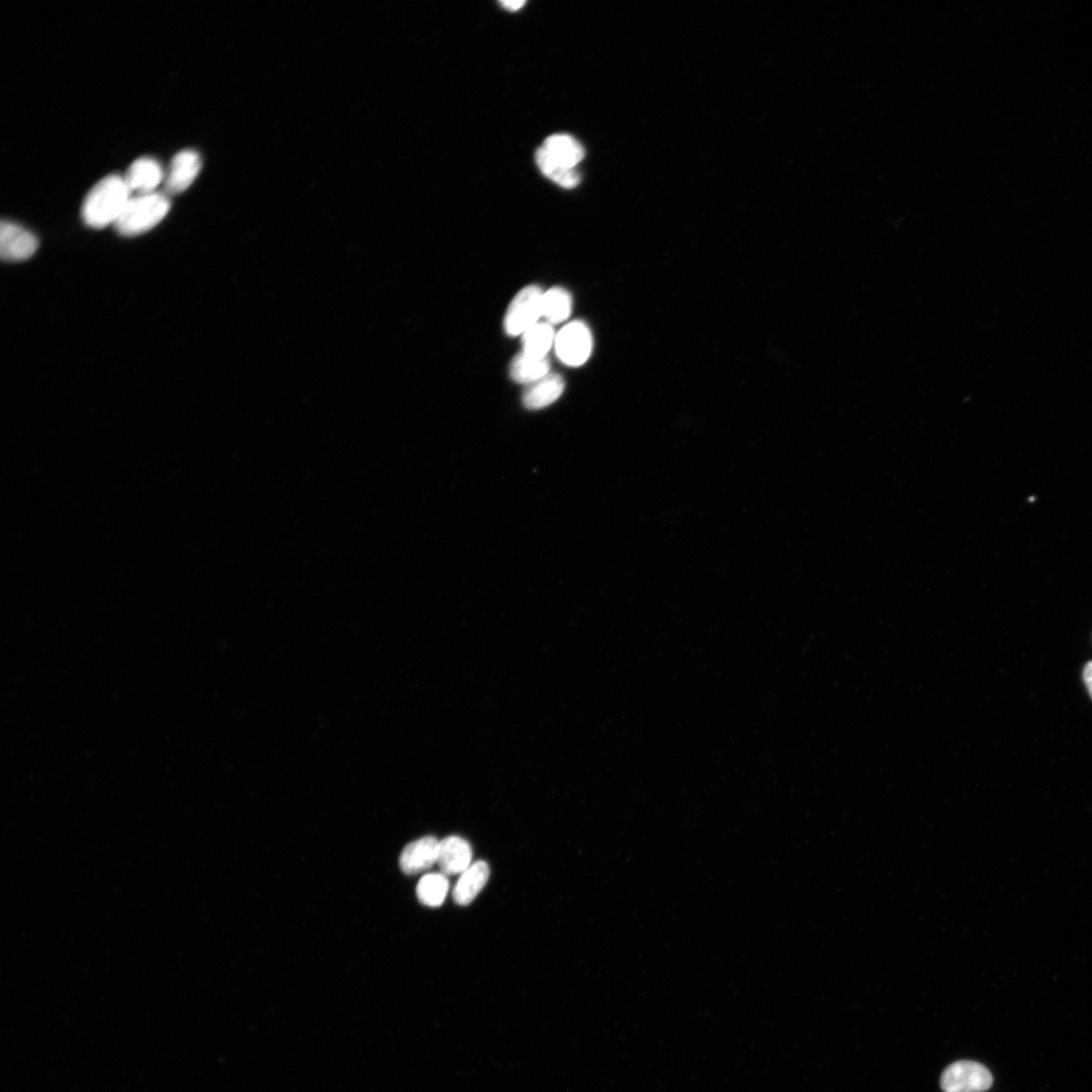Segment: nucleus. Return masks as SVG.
<instances>
[{
    "instance_id": "nucleus-1",
    "label": "nucleus",
    "mask_w": 1092,
    "mask_h": 1092,
    "mask_svg": "<svg viewBox=\"0 0 1092 1092\" xmlns=\"http://www.w3.org/2000/svg\"><path fill=\"white\" fill-rule=\"evenodd\" d=\"M133 192L123 176L110 174L101 179L87 195L82 216L85 224L94 229L114 225Z\"/></svg>"
},
{
    "instance_id": "nucleus-6",
    "label": "nucleus",
    "mask_w": 1092,
    "mask_h": 1092,
    "mask_svg": "<svg viewBox=\"0 0 1092 1092\" xmlns=\"http://www.w3.org/2000/svg\"><path fill=\"white\" fill-rule=\"evenodd\" d=\"M38 247V238L28 229L12 221L4 220L0 224V256L4 262L28 261Z\"/></svg>"
},
{
    "instance_id": "nucleus-5",
    "label": "nucleus",
    "mask_w": 1092,
    "mask_h": 1092,
    "mask_svg": "<svg viewBox=\"0 0 1092 1092\" xmlns=\"http://www.w3.org/2000/svg\"><path fill=\"white\" fill-rule=\"evenodd\" d=\"M554 345L556 354L563 363L569 366H580L591 355L593 338L588 327L580 321H575L558 332Z\"/></svg>"
},
{
    "instance_id": "nucleus-3",
    "label": "nucleus",
    "mask_w": 1092,
    "mask_h": 1092,
    "mask_svg": "<svg viewBox=\"0 0 1092 1092\" xmlns=\"http://www.w3.org/2000/svg\"><path fill=\"white\" fill-rule=\"evenodd\" d=\"M544 293L538 286L522 290L511 302L504 320V328L508 335H524L539 324L543 317Z\"/></svg>"
},
{
    "instance_id": "nucleus-20",
    "label": "nucleus",
    "mask_w": 1092,
    "mask_h": 1092,
    "mask_svg": "<svg viewBox=\"0 0 1092 1092\" xmlns=\"http://www.w3.org/2000/svg\"><path fill=\"white\" fill-rule=\"evenodd\" d=\"M1083 679L1089 695L1092 699V662H1088L1083 670Z\"/></svg>"
},
{
    "instance_id": "nucleus-12",
    "label": "nucleus",
    "mask_w": 1092,
    "mask_h": 1092,
    "mask_svg": "<svg viewBox=\"0 0 1092 1092\" xmlns=\"http://www.w3.org/2000/svg\"><path fill=\"white\" fill-rule=\"evenodd\" d=\"M490 878V867L484 861L472 864L456 884L453 892L454 901L459 906H468L486 886Z\"/></svg>"
},
{
    "instance_id": "nucleus-13",
    "label": "nucleus",
    "mask_w": 1092,
    "mask_h": 1092,
    "mask_svg": "<svg viewBox=\"0 0 1092 1092\" xmlns=\"http://www.w3.org/2000/svg\"><path fill=\"white\" fill-rule=\"evenodd\" d=\"M536 159L542 172L560 186L573 188L580 183L581 177L575 168L555 159L544 146L538 149Z\"/></svg>"
},
{
    "instance_id": "nucleus-17",
    "label": "nucleus",
    "mask_w": 1092,
    "mask_h": 1092,
    "mask_svg": "<svg viewBox=\"0 0 1092 1092\" xmlns=\"http://www.w3.org/2000/svg\"><path fill=\"white\" fill-rule=\"evenodd\" d=\"M571 305V297L567 291L553 288L544 294L543 317L550 326L561 324L569 317Z\"/></svg>"
},
{
    "instance_id": "nucleus-11",
    "label": "nucleus",
    "mask_w": 1092,
    "mask_h": 1092,
    "mask_svg": "<svg viewBox=\"0 0 1092 1092\" xmlns=\"http://www.w3.org/2000/svg\"><path fill=\"white\" fill-rule=\"evenodd\" d=\"M563 390V378L559 374L549 372L528 384L524 392L523 402L529 410H542L558 400Z\"/></svg>"
},
{
    "instance_id": "nucleus-8",
    "label": "nucleus",
    "mask_w": 1092,
    "mask_h": 1092,
    "mask_svg": "<svg viewBox=\"0 0 1092 1092\" xmlns=\"http://www.w3.org/2000/svg\"><path fill=\"white\" fill-rule=\"evenodd\" d=\"M165 173L159 161L145 156L135 160L123 177L132 192L143 195L155 192L164 183Z\"/></svg>"
},
{
    "instance_id": "nucleus-7",
    "label": "nucleus",
    "mask_w": 1092,
    "mask_h": 1092,
    "mask_svg": "<svg viewBox=\"0 0 1092 1092\" xmlns=\"http://www.w3.org/2000/svg\"><path fill=\"white\" fill-rule=\"evenodd\" d=\"M202 168L200 154L184 149L174 155L165 173L164 188L166 195H179L194 182Z\"/></svg>"
},
{
    "instance_id": "nucleus-9",
    "label": "nucleus",
    "mask_w": 1092,
    "mask_h": 1092,
    "mask_svg": "<svg viewBox=\"0 0 1092 1092\" xmlns=\"http://www.w3.org/2000/svg\"><path fill=\"white\" fill-rule=\"evenodd\" d=\"M473 850L465 839L452 836L439 842L437 864L445 876L463 874L471 865Z\"/></svg>"
},
{
    "instance_id": "nucleus-15",
    "label": "nucleus",
    "mask_w": 1092,
    "mask_h": 1092,
    "mask_svg": "<svg viewBox=\"0 0 1092 1092\" xmlns=\"http://www.w3.org/2000/svg\"><path fill=\"white\" fill-rule=\"evenodd\" d=\"M544 147L558 161L575 168L585 158L583 146L574 138L565 134L548 137Z\"/></svg>"
},
{
    "instance_id": "nucleus-4",
    "label": "nucleus",
    "mask_w": 1092,
    "mask_h": 1092,
    "mask_svg": "<svg viewBox=\"0 0 1092 1092\" xmlns=\"http://www.w3.org/2000/svg\"><path fill=\"white\" fill-rule=\"evenodd\" d=\"M993 1083L990 1071L975 1061H958L942 1074L944 1092H985Z\"/></svg>"
},
{
    "instance_id": "nucleus-16",
    "label": "nucleus",
    "mask_w": 1092,
    "mask_h": 1092,
    "mask_svg": "<svg viewBox=\"0 0 1092 1092\" xmlns=\"http://www.w3.org/2000/svg\"><path fill=\"white\" fill-rule=\"evenodd\" d=\"M449 890V881L442 873H431L423 876L417 885V897L419 902L430 908L440 907Z\"/></svg>"
},
{
    "instance_id": "nucleus-14",
    "label": "nucleus",
    "mask_w": 1092,
    "mask_h": 1092,
    "mask_svg": "<svg viewBox=\"0 0 1092 1092\" xmlns=\"http://www.w3.org/2000/svg\"><path fill=\"white\" fill-rule=\"evenodd\" d=\"M549 369L547 357H536L523 351L513 358L510 374L517 382L530 384L549 373Z\"/></svg>"
},
{
    "instance_id": "nucleus-10",
    "label": "nucleus",
    "mask_w": 1092,
    "mask_h": 1092,
    "mask_svg": "<svg viewBox=\"0 0 1092 1092\" xmlns=\"http://www.w3.org/2000/svg\"><path fill=\"white\" fill-rule=\"evenodd\" d=\"M439 842L434 837H424L409 844L400 856L402 871L415 875L431 868L438 860Z\"/></svg>"
},
{
    "instance_id": "nucleus-2",
    "label": "nucleus",
    "mask_w": 1092,
    "mask_h": 1092,
    "mask_svg": "<svg viewBox=\"0 0 1092 1092\" xmlns=\"http://www.w3.org/2000/svg\"><path fill=\"white\" fill-rule=\"evenodd\" d=\"M171 203L166 194L152 192L133 196L113 225L124 237L139 236L155 228L167 216Z\"/></svg>"
},
{
    "instance_id": "nucleus-18",
    "label": "nucleus",
    "mask_w": 1092,
    "mask_h": 1092,
    "mask_svg": "<svg viewBox=\"0 0 1092 1092\" xmlns=\"http://www.w3.org/2000/svg\"><path fill=\"white\" fill-rule=\"evenodd\" d=\"M554 341L551 326L539 323L523 335L524 352L536 357H546Z\"/></svg>"
},
{
    "instance_id": "nucleus-19",
    "label": "nucleus",
    "mask_w": 1092,
    "mask_h": 1092,
    "mask_svg": "<svg viewBox=\"0 0 1092 1092\" xmlns=\"http://www.w3.org/2000/svg\"><path fill=\"white\" fill-rule=\"evenodd\" d=\"M500 4L504 9L510 12H518L527 5L525 0H508V2H501Z\"/></svg>"
}]
</instances>
